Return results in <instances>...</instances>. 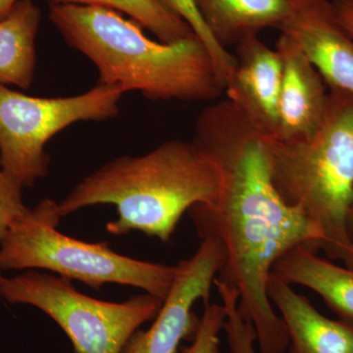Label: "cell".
Returning <instances> with one entry per match:
<instances>
[{
  "mask_svg": "<svg viewBox=\"0 0 353 353\" xmlns=\"http://www.w3.org/2000/svg\"><path fill=\"white\" fill-rule=\"evenodd\" d=\"M192 143L214 162L221 185L213 205L196 204L188 212L201 239L213 236L222 245L217 279L239 292V310L254 328L260 353H285L289 336L267 282L288 250H321V231L279 194L265 137L233 102H215L199 114Z\"/></svg>",
  "mask_w": 353,
  "mask_h": 353,
  "instance_id": "obj_1",
  "label": "cell"
},
{
  "mask_svg": "<svg viewBox=\"0 0 353 353\" xmlns=\"http://www.w3.org/2000/svg\"><path fill=\"white\" fill-rule=\"evenodd\" d=\"M50 19L70 48L99 72V83L139 92L150 101H214L226 85L196 36L161 43L112 9L50 6Z\"/></svg>",
  "mask_w": 353,
  "mask_h": 353,
  "instance_id": "obj_2",
  "label": "cell"
},
{
  "mask_svg": "<svg viewBox=\"0 0 353 353\" xmlns=\"http://www.w3.org/2000/svg\"><path fill=\"white\" fill-rule=\"evenodd\" d=\"M220 174L194 143L171 139L145 154L123 155L85 176L58 203L62 217L97 204H112L117 219L108 233L143 232L170 241L181 218L199 203L213 205Z\"/></svg>",
  "mask_w": 353,
  "mask_h": 353,
  "instance_id": "obj_3",
  "label": "cell"
},
{
  "mask_svg": "<svg viewBox=\"0 0 353 353\" xmlns=\"http://www.w3.org/2000/svg\"><path fill=\"white\" fill-rule=\"evenodd\" d=\"M274 185L292 208L321 231V250L353 268L347 217L353 199V97L330 90L321 127L312 139L265 138Z\"/></svg>",
  "mask_w": 353,
  "mask_h": 353,
  "instance_id": "obj_4",
  "label": "cell"
},
{
  "mask_svg": "<svg viewBox=\"0 0 353 353\" xmlns=\"http://www.w3.org/2000/svg\"><path fill=\"white\" fill-rule=\"evenodd\" d=\"M62 216L46 199L14 223L0 243V270L43 269L99 290L130 285L164 301L178 266L152 263L114 252L108 243H87L57 230Z\"/></svg>",
  "mask_w": 353,
  "mask_h": 353,
  "instance_id": "obj_5",
  "label": "cell"
},
{
  "mask_svg": "<svg viewBox=\"0 0 353 353\" xmlns=\"http://www.w3.org/2000/svg\"><path fill=\"white\" fill-rule=\"evenodd\" d=\"M0 297L11 304L34 306L57 322L76 353H121L141 325L154 320L163 301L138 294L123 303L81 294L71 280L29 270L0 280Z\"/></svg>",
  "mask_w": 353,
  "mask_h": 353,
  "instance_id": "obj_6",
  "label": "cell"
},
{
  "mask_svg": "<svg viewBox=\"0 0 353 353\" xmlns=\"http://www.w3.org/2000/svg\"><path fill=\"white\" fill-rule=\"evenodd\" d=\"M125 92L99 83L83 94L37 97L0 85V164L25 188L50 171L46 145L72 125L117 117Z\"/></svg>",
  "mask_w": 353,
  "mask_h": 353,
  "instance_id": "obj_7",
  "label": "cell"
},
{
  "mask_svg": "<svg viewBox=\"0 0 353 353\" xmlns=\"http://www.w3.org/2000/svg\"><path fill=\"white\" fill-rule=\"evenodd\" d=\"M190 259L182 260L168 296L152 326L132 334L121 353H176L181 341L196 334L199 320L192 307L208 303L215 279L224 262L217 239L206 236Z\"/></svg>",
  "mask_w": 353,
  "mask_h": 353,
  "instance_id": "obj_8",
  "label": "cell"
},
{
  "mask_svg": "<svg viewBox=\"0 0 353 353\" xmlns=\"http://www.w3.org/2000/svg\"><path fill=\"white\" fill-rule=\"evenodd\" d=\"M278 30L303 51L330 90L353 97V39L332 2L317 0L296 7Z\"/></svg>",
  "mask_w": 353,
  "mask_h": 353,
  "instance_id": "obj_9",
  "label": "cell"
},
{
  "mask_svg": "<svg viewBox=\"0 0 353 353\" xmlns=\"http://www.w3.org/2000/svg\"><path fill=\"white\" fill-rule=\"evenodd\" d=\"M276 50L283 63L278 126L273 138L285 143L309 141L321 127L329 94L327 85L294 41L281 34Z\"/></svg>",
  "mask_w": 353,
  "mask_h": 353,
  "instance_id": "obj_10",
  "label": "cell"
},
{
  "mask_svg": "<svg viewBox=\"0 0 353 353\" xmlns=\"http://www.w3.org/2000/svg\"><path fill=\"white\" fill-rule=\"evenodd\" d=\"M236 46V69L225 90L227 99L262 136L273 138L283 78L280 53L259 36L248 37Z\"/></svg>",
  "mask_w": 353,
  "mask_h": 353,
  "instance_id": "obj_11",
  "label": "cell"
},
{
  "mask_svg": "<svg viewBox=\"0 0 353 353\" xmlns=\"http://www.w3.org/2000/svg\"><path fill=\"white\" fill-rule=\"evenodd\" d=\"M267 294L284 321L290 353H353V325L323 315L274 272Z\"/></svg>",
  "mask_w": 353,
  "mask_h": 353,
  "instance_id": "obj_12",
  "label": "cell"
},
{
  "mask_svg": "<svg viewBox=\"0 0 353 353\" xmlns=\"http://www.w3.org/2000/svg\"><path fill=\"white\" fill-rule=\"evenodd\" d=\"M274 273L321 297L339 319L353 325V268L323 259L306 245L288 250L275 262Z\"/></svg>",
  "mask_w": 353,
  "mask_h": 353,
  "instance_id": "obj_13",
  "label": "cell"
},
{
  "mask_svg": "<svg viewBox=\"0 0 353 353\" xmlns=\"http://www.w3.org/2000/svg\"><path fill=\"white\" fill-rule=\"evenodd\" d=\"M220 46H236L267 28L279 29L294 12L290 0H194Z\"/></svg>",
  "mask_w": 353,
  "mask_h": 353,
  "instance_id": "obj_14",
  "label": "cell"
},
{
  "mask_svg": "<svg viewBox=\"0 0 353 353\" xmlns=\"http://www.w3.org/2000/svg\"><path fill=\"white\" fill-rule=\"evenodd\" d=\"M41 21V9L32 0H19L0 20V85L31 87Z\"/></svg>",
  "mask_w": 353,
  "mask_h": 353,
  "instance_id": "obj_15",
  "label": "cell"
},
{
  "mask_svg": "<svg viewBox=\"0 0 353 353\" xmlns=\"http://www.w3.org/2000/svg\"><path fill=\"white\" fill-rule=\"evenodd\" d=\"M50 6L77 4L101 6L127 14L131 20L148 29L161 43H170L196 36L189 25L162 6L157 0H46Z\"/></svg>",
  "mask_w": 353,
  "mask_h": 353,
  "instance_id": "obj_16",
  "label": "cell"
},
{
  "mask_svg": "<svg viewBox=\"0 0 353 353\" xmlns=\"http://www.w3.org/2000/svg\"><path fill=\"white\" fill-rule=\"evenodd\" d=\"M157 1L190 26L194 34L205 46L220 78L227 87L228 83L231 82L234 69H236V57L226 48L220 46L213 38L202 19L194 0H157Z\"/></svg>",
  "mask_w": 353,
  "mask_h": 353,
  "instance_id": "obj_17",
  "label": "cell"
},
{
  "mask_svg": "<svg viewBox=\"0 0 353 353\" xmlns=\"http://www.w3.org/2000/svg\"><path fill=\"white\" fill-rule=\"evenodd\" d=\"M214 285L226 312L223 332L226 334L230 353H256V333L239 310V292L215 279Z\"/></svg>",
  "mask_w": 353,
  "mask_h": 353,
  "instance_id": "obj_18",
  "label": "cell"
},
{
  "mask_svg": "<svg viewBox=\"0 0 353 353\" xmlns=\"http://www.w3.org/2000/svg\"><path fill=\"white\" fill-rule=\"evenodd\" d=\"M225 319L226 312L222 303H206L192 345L185 348L183 353H222L220 334Z\"/></svg>",
  "mask_w": 353,
  "mask_h": 353,
  "instance_id": "obj_19",
  "label": "cell"
},
{
  "mask_svg": "<svg viewBox=\"0 0 353 353\" xmlns=\"http://www.w3.org/2000/svg\"><path fill=\"white\" fill-rule=\"evenodd\" d=\"M24 187L0 164V243L14 223L29 210L23 199ZM0 270V280H1Z\"/></svg>",
  "mask_w": 353,
  "mask_h": 353,
  "instance_id": "obj_20",
  "label": "cell"
},
{
  "mask_svg": "<svg viewBox=\"0 0 353 353\" xmlns=\"http://www.w3.org/2000/svg\"><path fill=\"white\" fill-rule=\"evenodd\" d=\"M333 4L341 26L353 39V0L334 2Z\"/></svg>",
  "mask_w": 353,
  "mask_h": 353,
  "instance_id": "obj_21",
  "label": "cell"
},
{
  "mask_svg": "<svg viewBox=\"0 0 353 353\" xmlns=\"http://www.w3.org/2000/svg\"><path fill=\"white\" fill-rule=\"evenodd\" d=\"M19 0H0V20L6 18Z\"/></svg>",
  "mask_w": 353,
  "mask_h": 353,
  "instance_id": "obj_22",
  "label": "cell"
},
{
  "mask_svg": "<svg viewBox=\"0 0 353 353\" xmlns=\"http://www.w3.org/2000/svg\"><path fill=\"white\" fill-rule=\"evenodd\" d=\"M347 232L348 239H350V243L353 248V199L352 204H350V209H348L347 217Z\"/></svg>",
  "mask_w": 353,
  "mask_h": 353,
  "instance_id": "obj_23",
  "label": "cell"
},
{
  "mask_svg": "<svg viewBox=\"0 0 353 353\" xmlns=\"http://www.w3.org/2000/svg\"><path fill=\"white\" fill-rule=\"evenodd\" d=\"M292 4H294V7L304 6V4L310 3V2L317 1V0H290ZM330 2H341V1H348V0H328Z\"/></svg>",
  "mask_w": 353,
  "mask_h": 353,
  "instance_id": "obj_24",
  "label": "cell"
}]
</instances>
